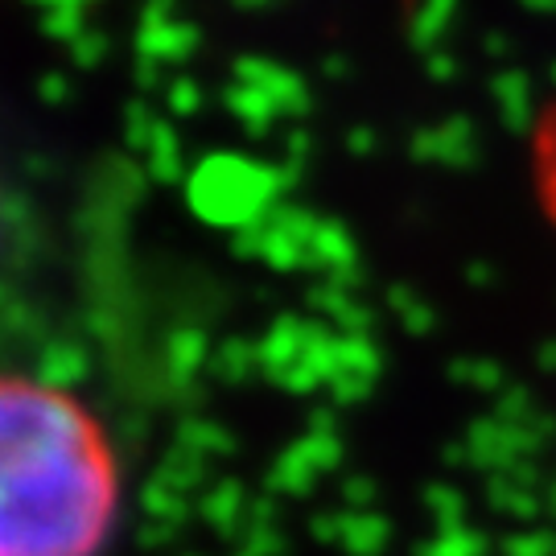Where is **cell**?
Segmentation results:
<instances>
[{"mask_svg":"<svg viewBox=\"0 0 556 556\" xmlns=\"http://www.w3.org/2000/svg\"><path fill=\"white\" fill-rule=\"evenodd\" d=\"M124 507L116 445L87 400L38 376L0 383V556H103Z\"/></svg>","mask_w":556,"mask_h":556,"instance_id":"6da1fadb","label":"cell"},{"mask_svg":"<svg viewBox=\"0 0 556 556\" xmlns=\"http://www.w3.org/2000/svg\"><path fill=\"white\" fill-rule=\"evenodd\" d=\"M528 181L536 194L540 215L556 231V100L544 103L528 132Z\"/></svg>","mask_w":556,"mask_h":556,"instance_id":"7a4b0ae2","label":"cell"}]
</instances>
